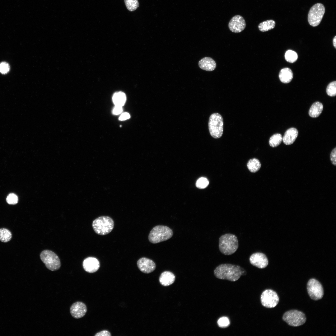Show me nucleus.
Segmentation results:
<instances>
[{
  "label": "nucleus",
  "instance_id": "f257e3e1",
  "mask_svg": "<svg viewBox=\"0 0 336 336\" xmlns=\"http://www.w3.org/2000/svg\"><path fill=\"white\" fill-rule=\"evenodd\" d=\"M214 273L215 277L219 279L235 282L241 276L245 275L247 272L240 266L224 264L217 266L214 269Z\"/></svg>",
  "mask_w": 336,
  "mask_h": 336
},
{
  "label": "nucleus",
  "instance_id": "f03ea898",
  "mask_svg": "<svg viewBox=\"0 0 336 336\" xmlns=\"http://www.w3.org/2000/svg\"><path fill=\"white\" fill-rule=\"evenodd\" d=\"M238 246V240L234 234H225L219 238V250L225 255H230L234 254L237 250Z\"/></svg>",
  "mask_w": 336,
  "mask_h": 336
},
{
  "label": "nucleus",
  "instance_id": "7ed1b4c3",
  "mask_svg": "<svg viewBox=\"0 0 336 336\" xmlns=\"http://www.w3.org/2000/svg\"><path fill=\"white\" fill-rule=\"evenodd\" d=\"M173 235V231L169 227L158 225L154 227L151 231L148 236V240L152 243L156 244L169 239Z\"/></svg>",
  "mask_w": 336,
  "mask_h": 336
},
{
  "label": "nucleus",
  "instance_id": "20e7f679",
  "mask_svg": "<svg viewBox=\"0 0 336 336\" xmlns=\"http://www.w3.org/2000/svg\"><path fill=\"white\" fill-rule=\"evenodd\" d=\"M93 228L95 232L100 235H105L110 232L114 226L113 220L109 216L100 217L93 222Z\"/></svg>",
  "mask_w": 336,
  "mask_h": 336
},
{
  "label": "nucleus",
  "instance_id": "39448f33",
  "mask_svg": "<svg viewBox=\"0 0 336 336\" xmlns=\"http://www.w3.org/2000/svg\"><path fill=\"white\" fill-rule=\"evenodd\" d=\"M208 129L213 138H218L221 137L223 133V121L221 114L214 113L211 115L209 119Z\"/></svg>",
  "mask_w": 336,
  "mask_h": 336
},
{
  "label": "nucleus",
  "instance_id": "423d86ee",
  "mask_svg": "<svg viewBox=\"0 0 336 336\" xmlns=\"http://www.w3.org/2000/svg\"><path fill=\"white\" fill-rule=\"evenodd\" d=\"M41 261L49 270L54 271L58 270L61 266V262L58 256L53 251L44 250L40 253Z\"/></svg>",
  "mask_w": 336,
  "mask_h": 336
},
{
  "label": "nucleus",
  "instance_id": "0eeeda50",
  "mask_svg": "<svg viewBox=\"0 0 336 336\" xmlns=\"http://www.w3.org/2000/svg\"><path fill=\"white\" fill-rule=\"evenodd\" d=\"M282 319L289 325L297 327L305 323L306 317L302 312L297 310H291L284 314Z\"/></svg>",
  "mask_w": 336,
  "mask_h": 336
},
{
  "label": "nucleus",
  "instance_id": "6e6552de",
  "mask_svg": "<svg viewBox=\"0 0 336 336\" xmlns=\"http://www.w3.org/2000/svg\"><path fill=\"white\" fill-rule=\"evenodd\" d=\"M325 12V8L321 3L314 5L310 9L308 16L310 25L313 27L318 26L320 23Z\"/></svg>",
  "mask_w": 336,
  "mask_h": 336
},
{
  "label": "nucleus",
  "instance_id": "1a4fd4ad",
  "mask_svg": "<svg viewBox=\"0 0 336 336\" xmlns=\"http://www.w3.org/2000/svg\"><path fill=\"white\" fill-rule=\"evenodd\" d=\"M307 289L310 297L316 301L321 299L324 295V290L321 284L314 278L310 279L307 285Z\"/></svg>",
  "mask_w": 336,
  "mask_h": 336
},
{
  "label": "nucleus",
  "instance_id": "9d476101",
  "mask_svg": "<svg viewBox=\"0 0 336 336\" xmlns=\"http://www.w3.org/2000/svg\"><path fill=\"white\" fill-rule=\"evenodd\" d=\"M260 301L264 306L271 308L277 305L279 301V298L275 291L271 289H267L262 293Z\"/></svg>",
  "mask_w": 336,
  "mask_h": 336
},
{
  "label": "nucleus",
  "instance_id": "9b49d317",
  "mask_svg": "<svg viewBox=\"0 0 336 336\" xmlns=\"http://www.w3.org/2000/svg\"><path fill=\"white\" fill-rule=\"evenodd\" d=\"M249 261L252 265L260 269L265 268L268 263V260L266 255L259 252L252 254L250 257Z\"/></svg>",
  "mask_w": 336,
  "mask_h": 336
},
{
  "label": "nucleus",
  "instance_id": "f8f14e48",
  "mask_svg": "<svg viewBox=\"0 0 336 336\" xmlns=\"http://www.w3.org/2000/svg\"><path fill=\"white\" fill-rule=\"evenodd\" d=\"M245 21L244 18L240 15H235L230 20L228 23L230 30L234 33H239L245 28Z\"/></svg>",
  "mask_w": 336,
  "mask_h": 336
},
{
  "label": "nucleus",
  "instance_id": "ddd939ff",
  "mask_svg": "<svg viewBox=\"0 0 336 336\" xmlns=\"http://www.w3.org/2000/svg\"><path fill=\"white\" fill-rule=\"evenodd\" d=\"M137 265L140 271L145 273H152L156 268V264L154 261L146 257L139 259L137 262Z\"/></svg>",
  "mask_w": 336,
  "mask_h": 336
},
{
  "label": "nucleus",
  "instance_id": "4468645a",
  "mask_svg": "<svg viewBox=\"0 0 336 336\" xmlns=\"http://www.w3.org/2000/svg\"><path fill=\"white\" fill-rule=\"evenodd\" d=\"M87 311L86 305L83 302L77 301L74 303L71 306L70 312L72 316L75 318L79 319L83 317Z\"/></svg>",
  "mask_w": 336,
  "mask_h": 336
},
{
  "label": "nucleus",
  "instance_id": "2eb2a0df",
  "mask_svg": "<svg viewBox=\"0 0 336 336\" xmlns=\"http://www.w3.org/2000/svg\"><path fill=\"white\" fill-rule=\"evenodd\" d=\"M83 267L86 272L92 273L97 271L100 267V263L96 258L92 257H87L83 260Z\"/></svg>",
  "mask_w": 336,
  "mask_h": 336
},
{
  "label": "nucleus",
  "instance_id": "dca6fc26",
  "mask_svg": "<svg viewBox=\"0 0 336 336\" xmlns=\"http://www.w3.org/2000/svg\"><path fill=\"white\" fill-rule=\"evenodd\" d=\"M298 133V130L294 128L288 129L285 132L282 138L283 143L286 145L292 144L297 137Z\"/></svg>",
  "mask_w": 336,
  "mask_h": 336
},
{
  "label": "nucleus",
  "instance_id": "f3484780",
  "mask_svg": "<svg viewBox=\"0 0 336 336\" xmlns=\"http://www.w3.org/2000/svg\"><path fill=\"white\" fill-rule=\"evenodd\" d=\"M198 66L201 69L208 71L214 70L216 67V63L212 58L205 57L201 59L198 62Z\"/></svg>",
  "mask_w": 336,
  "mask_h": 336
},
{
  "label": "nucleus",
  "instance_id": "a211bd4d",
  "mask_svg": "<svg viewBox=\"0 0 336 336\" xmlns=\"http://www.w3.org/2000/svg\"><path fill=\"white\" fill-rule=\"evenodd\" d=\"M175 279V277L172 272L165 271L161 274L159 279L160 283L164 286H169L173 283Z\"/></svg>",
  "mask_w": 336,
  "mask_h": 336
},
{
  "label": "nucleus",
  "instance_id": "6ab92c4d",
  "mask_svg": "<svg viewBox=\"0 0 336 336\" xmlns=\"http://www.w3.org/2000/svg\"><path fill=\"white\" fill-rule=\"evenodd\" d=\"M293 77V73L292 70L287 68L282 69L279 74L280 81L284 83H289L292 80Z\"/></svg>",
  "mask_w": 336,
  "mask_h": 336
},
{
  "label": "nucleus",
  "instance_id": "aec40b11",
  "mask_svg": "<svg viewBox=\"0 0 336 336\" xmlns=\"http://www.w3.org/2000/svg\"><path fill=\"white\" fill-rule=\"evenodd\" d=\"M323 105L321 103L317 101L314 103L310 107L309 114L312 118L318 117L322 113L323 110Z\"/></svg>",
  "mask_w": 336,
  "mask_h": 336
},
{
  "label": "nucleus",
  "instance_id": "412c9836",
  "mask_svg": "<svg viewBox=\"0 0 336 336\" xmlns=\"http://www.w3.org/2000/svg\"><path fill=\"white\" fill-rule=\"evenodd\" d=\"M113 101L115 106L122 107L126 101V96L124 93L118 92L115 93L112 97Z\"/></svg>",
  "mask_w": 336,
  "mask_h": 336
},
{
  "label": "nucleus",
  "instance_id": "4be33fe9",
  "mask_svg": "<svg viewBox=\"0 0 336 336\" xmlns=\"http://www.w3.org/2000/svg\"><path fill=\"white\" fill-rule=\"evenodd\" d=\"M275 24L273 20H268L260 23L258 25V28L261 31L265 32L273 29Z\"/></svg>",
  "mask_w": 336,
  "mask_h": 336
},
{
  "label": "nucleus",
  "instance_id": "5701e85b",
  "mask_svg": "<svg viewBox=\"0 0 336 336\" xmlns=\"http://www.w3.org/2000/svg\"><path fill=\"white\" fill-rule=\"evenodd\" d=\"M249 170L252 172H256L260 169L261 164L259 161L256 158L250 159L247 164Z\"/></svg>",
  "mask_w": 336,
  "mask_h": 336
},
{
  "label": "nucleus",
  "instance_id": "b1692460",
  "mask_svg": "<svg viewBox=\"0 0 336 336\" xmlns=\"http://www.w3.org/2000/svg\"><path fill=\"white\" fill-rule=\"evenodd\" d=\"M282 139L281 134L279 133H276L273 135L270 138L269 143L270 146L274 147L279 146L281 143Z\"/></svg>",
  "mask_w": 336,
  "mask_h": 336
},
{
  "label": "nucleus",
  "instance_id": "393cba45",
  "mask_svg": "<svg viewBox=\"0 0 336 336\" xmlns=\"http://www.w3.org/2000/svg\"><path fill=\"white\" fill-rule=\"evenodd\" d=\"M12 238V234L8 229L5 228L0 229V240L3 242H7Z\"/></svg>",
  "mask_w": 336,
  "mask_h": 336
},
{
  "label": "nucleus",
  "instance_id": "a878e982",
  "mask_svg": "<svg viewBox=\"0 0 336 336\" xmlns=\"http://www.w3.org/2000/svg\"><path fill=\"white\" fill-rule=\"evenodd\" d=\"M124 2L127 9L131 12L135 10L139 6L138 0H124Z\"/></svg>",
  "mask_w": 336,
  "mask_h": 336
},
{
  "label": "nucleus",
  "instance_id": "bb28decb",
  "mask_svg": "<svg viewBox=\"0 0 336 336\" xmlns=\"http://www.w3.org/2000/svg\"><path fill=\"white\" fill-rule=\"evenodd\" d=\"M285 58L287 62L290 63H293L296 61L298 56L295 52L289 50L286 52L285 54Z\"/></svg>",
  "mask_w": 336,
  "mask_h": 336
},
{
  "label": "nucleus",
  "instance_id": "cd10ccee",
  "mask_svg": "<svg viewBox=\"0 0 336 336\" xmlns=\"http://www.w3.org/2000/svg\"><path fill=\"white\" fill-rule=\"evenodd\" d=\"M326 93L330 96H334L336 95V81L331 82L328 85L326 88Z\"/></svg>",
  "mask_w": 336,
  "mask_h": 336
},
{
  "label": "nucleus",
  "instance_id": "c85d7f7f",
  "mask_svg": "<svg viewBox=\"0 0 336 336\" xmlns=\"http://www.w3.org/2000/svg\"><path fill=\"white\" fill-rule=\"evenodd\" d=\"M217 324L218 326L222 328H226L230 325L229 319L226 317H222L217 320Z\"/></svg>",
  "mask_w": 336,
  "mask_h": 336
},
{
  "label": "nucleus",
  "instance_id": "c756f323",
  "mask_svg": "<svg viewBox=\"0 0 336 336\" xmlns=\"http://www.w3.org/2000/svg\"><path fill=\"white\" fill-rule=\"evenodd\" d=\"M209 184V181L205 177H201L196 181V185L197 187L200 189L206 188Z\"/></svg>",
  "mask_w": 336,
  "mask_h": 336
},
{
  "label": "nucleus",
  "instance_id": "7c9ffc66",
  "mask_svg": "<svg viewBox=\"0 0 336 336\" xmlns=\"http://www.w3.org/2000/svg\"><path fill=\"white\" fill-rule=\"evenodd\" d=\"M7 202L10 204H15L17 203L18 201L17 196L14 194H10L7 197Z\"/></svg>",
  "mask_w": 336,
  "mask_h": 336
},
{
  "label": "nucleus",
  "instance_id": "2f4dec72",
  "mask_svg": "<svg viewBox=\"0 0 336 336\" xmlns=\"http://www.w3.org/2000/svg\"><path fill=\"white\" fill-rule=\"evenodd\" d=\"M10 70V66L8 63L2 62L0 63V72L3 74L7 73Z\"/></svg>",
  "mask_w": 336,
  "mask_h": 336
},
{
  "label": "nucleus",
  "instance_id": "473e14b6",
  "mask_svg": "<svg viewBox=\"0 0 336 336\" xmlns=\"http://www.w3.org/2000/svg\"><path fill=\"white\" fill-rule=\"evenodd\" d=\"M330 159L332 164L336 165V148L335 147L332 151L330 155Z\"/></svg>",
  "mask_w": 336,
  "mask_h": 336
},
{
  "label": "nucleus",
  "instance_id": "72a5a7b5",
  "mask_svg": "<svg viewBox=\"0 0 336 336\" xmlns=\"http://www.w3.org/2000/svg\"><path fill=\"white\" fill-rule=\"evenodd\" d=\"M123 109L122 106H115L112 112L114 114L118 115L122 113Z\"/></svg>",
  "mask_w": 336,
  "mask_h": 336
},
{
  "label": "nucleus",
  "instance_id": "f704fd0d",
  "mask_svg": "<svg viewBox=\"0 0 336 336\" xmlns=\"http://www.w3.org/2000/svg\"><path fill=\"white\" fill-rule=\"evenodd\" d=\"M95 336H111L110 333L108 330H103L97 333Z\"/></svg>",
  "mask_w": 336,
  "mask_h": 336
},
{
  "label": "nucleus",
  "instance_id": "c9c22d12",
  "mask_svg": "<svg viewBox=\"0 0 336 336\" xmlns=\"http://www.w3.org/2000/svg\"><path fill=\"white\" fill-rule=\"evenodd\" d=\"M130 118L129 114L128 113L125 112L123 113L119 117V119L120 120L123 121L129 119Z\"/></svg>",
  "mask_w": 336,
  "mask_h": 336
},
{
  "label": "nucleus",
  "instance_id": "e433bc0d",
  "mask_svg": "<svg viewBox=\"0 0 336 336\" xmlns=\"http://www.w3.org/2000/svg\"><path fill=\"white\" fill-rule=\"evenodd\" d=\"M333 44L334 47L336 48V36H335L333 39Z\"/></svg>",
  "mask_w": 336,
  "mask_h": 336
}]
</instances>
